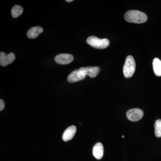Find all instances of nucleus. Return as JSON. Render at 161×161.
<instances>
[{
	"label": "nucleus",
	"mask_w": 161,
	"mask_h": 161,
	"mask_svg": "<svg viewBox=\"0 0 161 161\" xmlns=\"http://www.w3.org/2000/svg\"><path fill=\"white\" fill-rule=\"evenodd\" d=\"M125 19L129 23L140 24L147 22L148 17L147 15L142 12L132 10L126 13Z\"/></svg>",
	"instance_id": "1"
},
{
	"label": "nucleus",
	"mask_w": 161,
	"mask_h": 161,
	"mask_svg": "<svg viewBox=\"0 0 161 161\" xmlns=\"http://www.w3.org/2000/svg\"><path fill=\"white\" fill-rule=\"evenodd\" d=\"M86 42L90 46L99 49L106 48L110 44L109 41L108 39H101L94 36L89 37L87 39Z\"/></svg>",
	"instance_id": "2"
},
{
	"label": "nucleus",
	"mask_w": 161,
	"mask_h": 161,
	"mask_svg": "<svg viewBox=\"0 0 161 161\" xmlns=\"http://www.w3.org/2000/svg\"><path fill=\"white\" fill-rule=\"evenodd\" d=\"M136 63L134 58L132 56L127 57L123 67L124 75L126 78L132 77L135 73Z\"/></svg>",
	"instance_id": "3"
},
{
	"label": "nucleus",
	"mask_w": 161,
	"mask_h": 161,
	"mask_svg": "<svg viewBox=\"0 0 161 161\" xmlns=\"http://www.w3.org/2000/svg\"><path fill=\"white\" fill-rule=\"evenodd\" d=\"M127 118L132 121H137L142 118L144 115L143 111L139 108L129 110L126 113Z\"/></svg>",
	"instance_id": "4"
},
{
	"label": "nucleus",
	"mask_w": 161,
	"mask_h": 161,
	"mask_svg": "<svg viewBox=\"0 0 161 161\" xmlns=\"http://www.w3.org/2000/svg\"><path fill=\"white\" fill-rule=\"evenodd\" d=\"M86 75L81 70L75 69L74 71L72 72L68 77V81L71 83L77 82L80 80H83L86 77Z\"/></svg>",
	"instance_id": "5"
},
{
	"label": "nucleus",
	"mask_w": 161,
	"mask_h": 161,
	"mask_svg": "<svg viewBox=\"0 0 161 161\" xmlns=\"http://www.w3.org/2000/svg\"><path fill=\"white\" fill-rule=\"evenodd\" d=\"M15 59V56L13 53H11L6 54L4 52L0 53V64L1 66L5 67L13 62Z\"/></svg>",
	"instance_id": "6"
},
{
	"label": "nucleus",
	"mask_w": 161,
	"mask_h": 161,
	"mask_svg": "<svg viewBox=\"0 0 161 161\" xmlns=\"http://www.w3.org/2000/svg\"><path fill=\"white\" fill-rule=\"evenodd\" d=\"M74 60L73 55L69 54H60L55 58V60L57 63L61 64H67L70 63Z\"/></svg>",
	"instance_id": "7"
},
{
	"label": "nucleus",
	"mask_w": 161,
	"mask_h": 161,
	"mask_svg": "<svg viewBox=\"0 0 161 161\" xmlns=\"http://www.w3.org/2000/svg\"><path fill=\"white\" fill-rule=\"evenodd\" d=\"M79 69L82 70L86 75H88L91 78H95L100 72V68L97 66H88L81 67Z\"/></svg>",
	"instance_id": "8"
},
{
	"label": "nucleus",
	"mask_w": 161,
	"mask_h": 161,
	"mask_svg": "<svg viewBox=\"0 0 161 161\" xmlns=\"http://www.w3.org/2000/svg\"><path fill=\"white\" fill-rule=\"evenodd\" d=\"M76 131L77 129L75 126L72 125L68 127L64 132L62 135L63 141L64 142H68L71 140L75 136Z\"/></svg>",
	"instance_id": "9"
},
{
	"label": "nucleus",
	"mask_w": 161,
	"mask_h": 161,
	"mask_svg": "<svg viewBox=\"0 0 161 161\" xmlns=\"http://www.w3.org/2000/svg\"><path fill=\"white\" fill-rule=\"evenodd\" d=\"M104 149L103 145L100 142L95 144L93 148V154L97 159H101L103 157Z\"/></svg>",
	"instance_id": "10"
},
{
	"label": "nucleus",
	"mask_w": 161,
	"mask_h": 161,
	"mask_svg": "<svg viewBox=\"0 0 161 161\" xmlns=\"http://www.w3.org/2000/svg\"><path fill=\"white\" fill-rule=\"evenodd\" d=\"M43 29L40 26H37L31 27L28 30L27 36L30 39H35L38 37V36L42 33Z\"/></svg>",
	"instance_id": "11"
},
{
	"label": "nucleus",
	"mask_w": 161,
	"mask_h": 161,
	"mask_svg": "<svg viewBox=\"0 0 161 161\" xmlns=\"http://www.w3.org/2000/svg\"><path fill=\"white\" fill-rule=\"evenodd\" d=\"M153 71L158 77L161 76V61L158 58H155L153 62Z\"/></svg>",
	"instance_id": "12"
},
{
	"label": "nucleus",
	"mask_w": 161,
	"mask_h": 161,
	"mask_svg": "<svg viewBox=\"0 0 161 161\" xmlns=\"http://www.w3.org/2000/svg\"><path fill=\"white\" fill-rule=\"evenodd\" d=\"M23 9L22 6L16 5L13 7L11 10V14L13 17L18 18L23 13Z\"/></svg>",
	"instance_id": "13"
},
{
	"label": "nucleus",
	"mask_w": 161,
	"mask_h": 161,
	"mask_svg": "<svg viewBox=\"0 0 161 161\" xmlns=\"http://www.w3.org/2000/svg\"><path fill=\"white\" fill-rule=\"evenodd\" d=\"M155 134L157 137H161V119H158L156 121L154 124Z\"/></svg>",
	"instance_id": "14"
},
{
	"label": "nucleus",
	"mask_w": 161,
	"mask_h": 161,
	"mask_svg": "<svg viewBox=\"0 0 161 161\" xmlns=\"http://www.w3.org/2000/svg\"><path fill=\"white\" fill-rule=\"evenodd\" d=\"M5 106V103L3 99L0 100V111H3Z\"/></svg>",
	"instance_id": "15"
},
{
	"label": "nucleus",
	"mask_w": 161,
	"mask_h": 161,
	"mask_svg": "<svg viewBox=\"0 0 161 161\" xmlns=\"http://www.w3.org/2000/svg\"><path fill=\"white\" fill-rule=\"evenodd\" d=\"M66 2L68 3H70V2H73V0H67Z\"/></svg>",
	"instance_id": "16"
},
{
	"label": "nucleus",
	"mask_w": 161,
	"mask_h": 161,
	"mask_svg": "<svg viewBox=\"0 0 161 161\" xmlns=\"http://www.w3.org/2000/svg\"><path fill=\"white\" fill-rule=\"evenodd\" d=\"M122 137L123 138H124V137H125V136H122Z\"/></svg>",
	"instance_id": "17"
}]
</instances>
